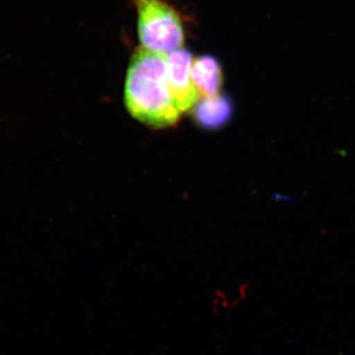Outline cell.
I'll return each mask as SVG.
<instances>
[{"label": "cell", "instance_id": "1", "mask_svg": "<svg viewBox=\"0 0 355 355\" xmlns=\"http://www.w3.org/2000/svg\"><path fill=\"white\" fill-rule=\"evenodd\" d=\"M166 55L142 46L128 69L125 106L133 118L151 128L172 127L182 114L168 86Z\"/></svg>", "mask_w": 355, "mask_h": 355}, {"label": "cell", "instance_id": "2", "mask_svg": "<svg viewBox=\"0 0 355 355\" xmlns=\"http://www.w3.org/2000/svg\"><path fill=\"white\" fill-rule=\"evenodd\" d=\"M139 16V37L144 48L168 53L181 49L184 30L181 16L168 0H133Z\"/></svg>", "mask_w": 355, "mask_h": 355}, {"label": "cell", "instance_id": "3", "mask_svg": "<svg viewBox=\"0 0 355 355\" xmlns=\"http://www.w3.org/2000/svg\"><path fill=\"white\" fill-rule=\"evenodd\" d=\"M170 92L181 113L190 111L202 98L191 79L193 58L186 49H178L166 55Z\"/></svg>", "mask_w": 355, "mask_h": 355}, {"label": "cell", "instance_id": "4", "mask_svg": "<svg viewBox=\"0 0 355 355\" xmlns=\"http://www.w3.org/2000/svg\"><path fill=\"white\" fill-rule=\"evenodd\" d=\"M191 110L198 127L216 130L227 125L232 118L234 106L228 96L219 93L210 97L200 98Z\"/></svg>", "mask_w": 355, "mask_h": 355}, {"label": "cell", "instance_id": "5", "mask_svg": "<svg viewBox=\"0 0 355 355\" xmlns=\"http://www.w3.org/2000/svg\"><path fill=\"white\" fill-rule=\"evenodd\" d=\"M191 79L202 97L219 94L223 74L218 60L211 55H202L193 60Z\"/></svg>", "mask_w": 355, "mask_h": 355}]
</instances>
